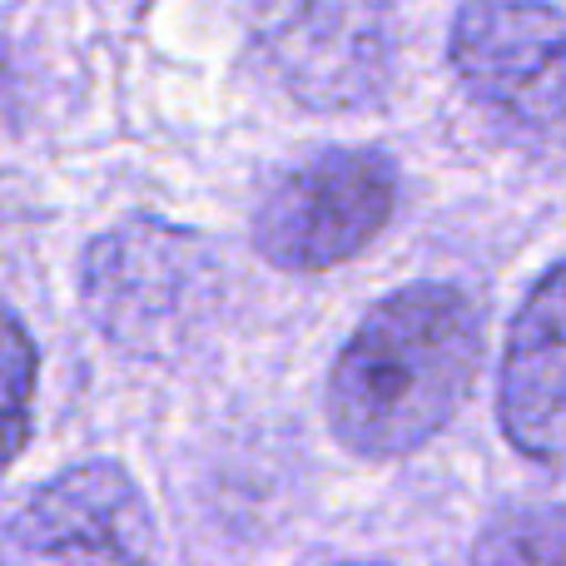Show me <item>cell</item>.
Returning a JSON list of instances; mask_svg holds the SVG:
<instances>
[{
	"mask_svg": "<svg viewBox=\"0 0 566 566\" xmlns=\"http://www.w3.org/2000/svg\"><path fill=\"white\" fill-rule=\"evenodd\" d=\"M468 566H566V512L517 507L482 527Z\"/></svg>",
	"mask_w": 566,
	"mask_h": 566,
	"instance_id": "cell-8",
	"label": "cell"
},
{
	"mask_svg": "<svg viewBox=\"0 0 566 566\" xmlns=\"http://www.w3.org/2000/svg\"><path fill=\"white\" fill-rule=\"evenodd\" d=\"M398 169L378 149H323L293 165L254 214V249L289 274L348 264L388 229Z\"/></svg>",
	"mask_w": 566,
	"mask_h": 566,
	"instance_id": "cell-4",
	"label": "cell"
},
{
	"mask_svg": "<svg viewBox=\"0 0 566 566\" xmlns=\"http://www.w3.org/2000/svg\"><path fill=\"white\" fill-rule=\"evenodd\" d=\"M497 418L517 452L566 468V264L527 293L507 333Z\"/></svg>",
	"mask_w": 566,
	"mask_h": 566,
	"instance_id": "cell-7",
	"label": "cell"
},
{
	"mask_svg": "<svg viewBox=\"0 0 566 566\" xmlns=\"http://www.w3.org/2000/svg\"><path fill=\"white\" fill-rule=\"evenodd\" d=\"M348 566H382V562H348Z\"/></svg>",
	"mask_w": 566,
	"mask_h": 566,
	"instance_id": "cell-10",
	"label": "cell"
},
{
	"mask_svg": "<svg viewBox=\"0 0 566 566\" xmlns=\"http://www.w3.org/2000/svg\"><path fill=\"white\" fill-rule=\"evenodd\" d=\"M30 408H35V343L0 303V472L25 448Z\"/></svg>",
	"mask_w": 566,
	"mask_h": 566,
	"instance_id": "cell-9",
	"label": "cell"
},
{
	"mask_svg": "<svg viewBox=\"0 0 566 566\" xmlns=\"http://www.w3.org/2000/svg\"><path fill=\"white\" fill-rule=\"evenodd\" d=\"M85 308L109 343L139 358H175L214 323L224 279L195 229L125 219L90 244L80 269Z\"/></svg>",
	"mask_w": 566,
	"mask_h": 566,
	"instance_id": "cell-2",
	"label": "cell"
},
{
	"mask_svg": "<svg viewBox=\"0 0 566 566\" xmlns=\"http://www.w3.org/2000/svg\"><path fill=\"white\" fill-rule=\"evenodd\" d=\"M482 363V313L452 283H408L343 343L328 378L333 438L358 458H402L452 422Z\"/></svg>",
	"mask_w": 566,
	"mask_h": 566,
	"instance_id": "cell-1",
	"label": "cell"
},
{
	"mask_svg": "<svg viewBox=\"0 0 566 566\" xmlns=\"http://www.w3.org/2000/svg\"><path fill=\"white\" fill-rule=\"evenodd\" d=\"M269 65L303 105L358 109L388 90L392 20L382 0H254Z\"/></svg>",
	"mask_w": 566,
	"mask_h": 566,
	"instance_id": "cell-5",
	"label": "cell"
},
{
	"mask_svg": "<svg viewBox=\"0 0 566 566\" xmlns=\"http://www.w3.org/2000/svg\"><path fill=\"white\" fill-rule=\"evenodd\" d=\"M155 517L115 462L60 472L0 527V566H149Z\"/></svg>",
	"mask_w": 566,
	"mask_h": 566,
	"instance_id": "cell-6",
	"label": "cell"
},
{
	"mask_svg": "<svg viewBox=\"0 0 566 566\" xmlns=\"http://www.w3.org/2000/svg\"><path fill=\"white\" fill-rule=\"evenodd\" d=\"M448 55L482 109L522 139L566 149V10L552 0H468Z\"/></svg>",
	"mask_w": 566,
	"mask_h": 566,
	"instance_id": "cell-3",
	"label": "cell"
}]
</instances>
